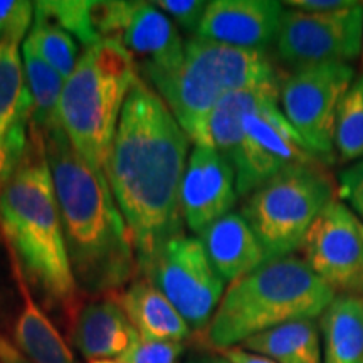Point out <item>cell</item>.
Segmentation results:
<instances>
[{"label": "cell", "instance_id": "13", "mask_svg": "<svg viewBox=\"0 0 363 363\" xmlns=\"http://www.w3.org/2000/svg\"><path fill=\"white\" fill-rule=\"evenodd\" d=\"M306 264L335 293L363 296V222L342 201H331L303 240Z\"/></svg>", "mask_w": 363, "mask_h": 363}, {"label": "cell", "instance_id": "20", "mask_svg": "<svg viewBox=\"0 0 363 363\" xmlns=\"http://www.w3.org/2000/svg\"><path fill=\"white\" fill-rule=\"evenodd\" d=\"M11 259L13 278L22 298V308L13 326L16 347L33 363H78L56 326L30 296L24 272L12 252Z\"/></svg>", "mask_w": 363, "mask_h": 363}, {"label": "cell", "instance_id": "8", "mask_svg": "<svg viewBox=\"0 0 363 363\" xmlns=\"http://www.w3.org/2000/svg\"><path fill=\"white\" fill-rule=\"evenodd\" d=\"M192 328H206L220 305L224 281L208 262L201 239L169 240L142 269Z\"/></svg>", "mask_w": 363, "mask_h": 363}, {"label": "cell", "instance_id": "15", "mask_svg": "<svg viewBox=\"0 0 363 363\" xmlns=\"http://www.w3.org/2000/svg\"><path fill=\"white\" fill-rule=\"evenodd\" d=\"M33 98L19 43H0V190L24 158L30 136Z\"/></svg>", "mask_w": 363, "mask_h": 363}, {"label": "cell", "instance_id": "17", "mask_svg": "<svg viewBox=\"0 0 363 363\" xmlns=\"http://www.w3.org/2000/svg\"><path fill=\"white\" fill-rule=\"evenodd\" d=\"M138 337V331L113 298L86 303L69 323L72 345L91 362L118 360Z\"/></svg>", "mask_w": 363, "mask_h": 363}, {"label": "cell", "instance_id": "31", "mask_svg": "<svg viewBox=\"0 0 363 363\" xmlns=\"http://www.w3.org/2000/svg\"><path fill=\"white\" fill-rule=\"evenodd\" d=\"M338 195L363 222V160L353 163L340 174Z\"/></svg>", "mask_w": 363, "mask_h": 363}, {"label": "cell", "instance_id": "14", "mask_svg": "<svg viewBox=\"0 0 363 363\" xmlns=\"http://www.w3.org/2000/svg\"><path fill=\"white\" fill-rule=\"evenodd\" d=\"M235 172L214 147L195 145L180 187V208L190 230L206 227L227 216L238 201Z\"/></svg>", "mask_w": 363, "mask_h": 363}, {"label": "cell", "instance_id": "30", "mask_svg": "<svg viewBox=\"0 0 363 363\" xmlns=\"http://www.w3.org/2000/svg\"><path fill=\"white\" fill-rule=\"evenodd\" d=\"M207 4L202 0H158L155 6L184 29L197 33Z\"/></svg>", "mask_w": 363, "mask_h": 363}, {"label": "cell", "instance_id": "6", "mask_svg": "<svg viewBox=\"0 0 363 363\" xmlns=\"http://www.w3.org/2000/svg\"><path fill=\"white\" fill-rule=\"evenodd\" d=\"M271 83L278 81L264 51L195 35L185 43L179 71L155 88L190 142L211 147L208 120L220 99L234 91Z\"/></svg>", "mask_w": 363, "mask_h": 363}, {"label": "cell", "instance_id": "1", "mask_svg": "<svg viewBox=\"0 0 363 363\" xmlns=\"http://www.w3.org/2000/svg\"><path fill=\"white\" fill-rule=\"evenodd\" d=\"M189 142L165 99L138 78L125 99L108 162V184L138 269L163 244L184 235L180 187Z\"/></svg>", "mask_w": 363, "mask_h": 363}, {"label": "cell", "instance_id": "35", "mask_svg": "<svg viewBox=\"0 0 363 363\" xmlns=\"http://www.w3.org/2000/svg\"><path fill=\"white\" fill-rule=\"evenodd\" d=\"M185 363H229L224 357L217 355H194Z\"/></svg>", "mask_w": 363, "mask_h": 363}, {"label": "cell", "instance_id": "37", "mask_svg": "<svg viewBox=\"0 0 363 363\" xmlns=\"http://www.w3.org/2000/svg\"><path fill=\"white\" fill-rule=\"evenodd\" d=\"M362 67H363V40H362Z\"/></svg>", "mask_w": 363, "mask_h": 363}, {"label": "cell", "instance_id": "27", "mask_svg": "<svg viewBox=\"0 0 363 363\" xmlns=\"http://www.w3.org/2000/svg\"><path fill=\"white\" fill-rule=\"evenodd\" d=\"M34 16L52 22L66 33L79 39L84 48L98 44L99 38L94 26V2L88 0H43L34 4Z\"/></svg>", "mask_w": 363, "mask_h": 363}, {"label": "cell", "instance_id": "11", "mask_svg": "<svg viewBox=\"0 0 363 363\" xmlns=\"http://www.w3.org/2000/svg\"><path fill=\"white\" fill-rule=\"evenodd\" d=\"M363 4L333 12L284 11L276 35L281 61L301 67L347 62L362 54Z\"/></svg>", "mask_w": 363, "mask_h": 363}, {"label": "cell", "instance_id": "25", "mask_svg": "<svg viewBox=\"0 0 363 363\" xmlns=\"http://www.w3.org/2000/svg\"><path fill=\"white\" fill-rule=\"evenodd\" d=\"M26 43L65 79L69 78L79 61V48L74 38L43 17H34Z\"/></svg>", "mask_w": 363, "mask_h": 363}, {"label": "cell", "instance_id": "33", "mask_svg": "<svg viewBox=\"0 0 363 363\" xmlns=\"http://www.w3.org/2000/svg\"><path fill=\"white\" fill-rule=\"evenodd\" d=\"M220 357H224L229 363H276L271 358L259 355V353L249 352L242 347H233L220 350Z\"/></svg>", "mask_w": 363, "mask_h": 363}, {"label": "cell", "instance_id": "22", "mask_svg": "<svg viewBox=\"0 0 363 363\" xmlns=\"http://www.w3.org/2000/svg\"><path fill=\"white\" fill-rule=\"evenodd\" d=\"M323 363H363V298L337 294L320 321Z\"/></svg>", "mask_w": 363, "mask_h": 363}, {"label": "cell", "instance_id": "2", "mask_svg": "<svg viewBox=\"0 0 363 363\" xmlns=\"http://www.w3.org/2000/svg\"><path fill=\"white\" fill-rule=\"evenodd\" d=\"M43 133L78 286L89 293L116 294L135 274L138 262L110 184L91 170L61 125Z\"/></svg>", "mask_w": 363, "mask_h": 363}, {"label": "cell", "instance_id": "9", "mask_svg": "<svg viewBox=\"0 0 363 363\" xmlns=\"http://www.w3.org/2000/svg\"><path fill=\"white\" fill-rule=\"evenodd\" d=\"M353 83V67L328 62L296 69L279 88L283 115L321 162H333L340 101Z\"/></svg>", "mask_w": 363, "mask_h": 363}, {"label": "cell", "instance_id": "10", "mask_svg": "<svg viewBox=\"0 0 363 363\" xmlns=\"http://www.w3.org/2000/svg\"><path fill=\"white\" fill-rule=\"evenodd\" d=\"M94 26L101 39L123 44L143 61V74L153 86L179 71L185 44L170 17L147 2H94Z\"/></svg>", "mask_w": 363, "mask_h": 363}, {"label": "cell", "instance_id": "28", "mask_svg": "<svg viewBox=\"0 0 363 363\" xmlns=\"http://www.w3.org/2000/svg\"><path fill=\"white\" fill-rule=\"evenodd\" d=\"M34 4L29 0H0V43H22L33 24Z\"/></svg>", "mask_w": 363, "mask_h": 363}, {"label": "cell", "instance_id": "18", "mask_svg": "<svg viewBox=\"0 0 363 363\" xmlns=\"http://www.w3.org/2000/svg\"><path fill=\"white\" fill-rule=\"evenodd\" d=\"M208 262L224 283H234L266 262L264 249L240 214L229 212L201 233Z\"/></svg>", "mask_w": 363, "mask_h": 363}, {"label": "cell", "instance_id": "23", "mask_svg": "<svg viewBox=\"0 0 363 363\" xmlns=\"http://www.w3.org/2000/svg\"><path fill=\"white\" fill-rule=\"evenodd\" d=\"M276 363H321L320 331L315 320H298L262 331L240 343Z\"/></svg>", "mask_w": 363, "mask_h": 363}, {"label": "cell", "instance_id": "26", "mask_svg": "<svg viewBox=\"0 0 363 363\" xmlns=\"http://www.w3.org/2000/svg\"><path fill=\"white\" fill-rule=\"evenodd\" d=\"M335 148L342 162L363 160V74L353 81L340 101Z\"/></svg>", "mask_w": 363, "mask_h": 363}, {"label": "cell", "instance_id": "4", "mask_svg": "<svg viewBox=\"0 0 363 363\" xmlns=\"http://www.w3.org/2000/svg\"><path fill=\"white\" fill-rule=\"evenodd\" d=\"M335 296L301 257L291 254L266 261L230 283L207 326V342L225 350L276 326L315 320Z\"/></svg>", "mask_w": 363, "mask_h": 363}, {"label": "cell", "instance_id": "29", "mask_svg": "<svg viewBox=\"0 0 363 363\" xmlns=\"http://www.w3.org/2000/svg\"><path fill=\"white\" fill-rule=\"evenodd\" d=\"M184 347L179 342H158L138 337L118 363H179Z\"/></svg>", "mask_w": 363, "mask_h": 363}, {"label": "cell", "instance_id": "36", "mask_svg": "<svg viewBox=\"0 0 363 363\" xmlns=\"http://www.w3.org/2000/svg\"><path fill=\"white\" fill-rule=\"evenodd\" d=\"M91 363H118V362H111V360H96V362H91Z\"/></svg>", "mask_w": 363, "mask_h": 363}, {"label": "cell", "instance_id": "12", "mask_svg": "<svg viewBox=\"0 0 363 363\" xmlns=\"http://www.w3.org/2000/svg\"><path fill=\"white\" fill-rule=\"evenodd\" d=\"M278 101H271L242 118V140L233 162L238 195H249L279 172L294 165L321 163L286 120Z\"/></svg>", "mask_w": 363, "mask_h": 363}, {"label": "cell", "instance_id": "21", "mask_svg": "<svg viewBox=\"0 0 363 363\" xmlns=\"http://www.w3.org/2000/svg\"><path fill=\"white\" fill-rule=\"evenodd\" d=\"M279 99L278 83L259 84L229 93L219 101L208 120V138L227 162L233 165L242 140V118L256 108Z\"/></svg>", "mask_w": 363, "mask_h": 363}, {"label": "cell", "instance_id": "5", "mask_svg": "<svg viewBox=\"0 0 363 363\" xmlns=\"http://www.w3.org/2000/svg\"><path fill=\"white\" fill-rule=\"evenodd\" d=\"M140 74L123 44L103 39L84 48L65 81L59 98V123L91 170L108 184L113 140L130 89Z\"/></svg>", "mask_w": 363, "mask_h": 363}, {"label": "cell", "instance_id": "16", "mask_svg": "<svg viewBox=\"0 0 363 363\" xmlns=\"http://www.w3.org/2000/svg\"><path fill=\"white\" fill-rule=\"evenodd\" d=\"M284 7L276 0H214L208 2L197 35L240 49L262 48L276 40Z\"/></svg>", "mask_w": 363, "mask_h": 363}, {"label": "cell", "instance_id": "19", "mask_svg": "<svg viewBox=\"0 0 363 363\" xmlns=\"http://www.w3.org/2000/svg\"><path fill=\"white\" fill-rule=\"evenodd\" d=\"M113 299L145 340L182 342L190 337V326L148 279H136Z\"/></svg>", "mask_w": 363, "mask_h": 363}, {"label": "cell", "instance_id": "24", "mask_svg": "<svg viewBox=\"0 0 363 363\" xmlns=\"http://www.w3.org/2000/svg\"><path fill=\"white\" fill-rule=\"evenodd\" d=\"M24 72L27 88L33 98V120L30 125L45 131L59 123V98H61L65 78L48 65L29 44H22Z\"/></svg>", "mask_w": 363, "mask_h": 363}, {"label": "cell", "instance_id": "38", "mask_svg": "<svg viewBox=\"0 0 363 363\" xmlns=\"http://www.w3.org/2000/svg\"><path fill=\"white\" fill-rule=\"evenodd\" d=\"M362 298H363V296H362Z\"/></svg>", "mask_w": 363, "mask_h": 363}, {"label": "cell", "instance_id": "3", "mask_svg": "<svg viewBox=\"0 0 363 363\" xmlns=\"http://www.w3.org/2000/svg\"><path fill=\"white\" fill-rule=\"evenodd\" d=\"M0 229L26 279L71 323L81 308L79 286L67 252L44 133L33 125L26 155L0 190Z\"/></svg>", "mask_w": 363, "mask_h": 363}, {"label": "cell", "instance_id": "32", "mask_svg": "<svg viewBox=\"0 0 363 363\" xmlns=\"http://www.w3.org/2000/svg\"><path fill=\"white\" fill-rule=\"evenodd\" d=\"M353 4L355 2H350V0H289V2H284L283 6H289L294 11L308 13H323L352 7Z\"/></svg>", "mask_w": 363, "mask_h": 363}, {"label": "cell", "instance_id": "7", "mask_svg": "<svg viewBox=\"0 0 363 363\" xmlns=\"http://www.w3.org/2000/svg\"><path fill=\"white\" fill-rule=\"evenodd\" d=\"M331 201L335 184L321 163L294 165L252 190L240 216L271 261L301 249L313 222Z\"/></svg>", "mask_w": 363, "mask_h": 363}, {"label": "cell", "instance_id": "34", "mask_svg": "<svg viewBox=\"0 0 363 363\" xmlns=\"http://www.w3.org/2000/svg\"><path fill=\"white\" fill-rule=\"evenodd\" d=\"M0 363H33L16 345L0 333Z\"/></svg>", "mask_w": 363, "mask_h": 363}]
</instances>
